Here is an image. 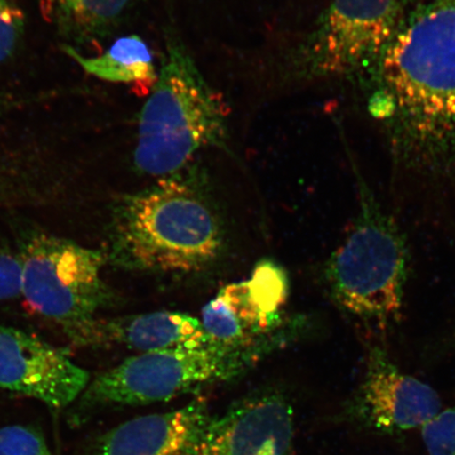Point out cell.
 Returning <instances> with one entry per match:
<instances>
[{"instance_id":"13","label":"cell","mask_w":455,"mask_h":455,"mask_svg":"<svg viewBox=\"0 0 455 455\" xmlns=\"http://www.w3.org/2000/svg\"><path fill=\"white\" fill-rule=\"evenodd\" d=\"M209 417L207 401L196 397L174 411L142 415L106 432L91 455H180Z\"/></svg>"},{"instance_id":"7","label":"cell","mask_w":455,"mask_h":455,"mask_svg":"<svg viewBox=\"0 0 455 455\" xmlns=\"http://www.w3.org/2000/svg\"><path fill=\"white\" fill-rule=\"evenodd\" d=\"M21 294L62 328L91 320L111 303L102 278L107 254L65 238L36 233L22 244Z\"/></svg>"},{"instance_id":"6","label":"cell","mask_w":455,"mask_h":455,"mask_svg":"<svg viewBox=\"0 0 455 455\" xmlns=\"http://www.w3.org/2000/svg\"><path fill=\"white\" fill-rule=\"evenodd\" d=\"M400 0H332L291 53L301 79L369 76L395 37Z\"/></svg>"},{"instance_id":"8","label":"cell","mask_w":455,"mask_h":455,"mask_svg":"<svg viewBox=\"0 0 455 455\" xmlns=\"http://www.w3.org/2000/svg\"><path fill=\"white\" fill-rule=\"evenodd\" d=\"M366 367L343 418L363 429L396 435L422 428L442 411L441 397L431 386L403 371L377 341L366 344Z\"/></svg>"},{"instance_id":"1","label":"cell","mask_w":455,"mask_h":455,"mask_svg":"<svg viewBox=\"0 0 455 455\" xmlns=\"http://www.w3.org/2000/svg\"><path fill=\"white\" fill-rule=\"evenodd\" d=\"M369 76V110L396 166L429 183L454 180L455 0H430L402 20Z\"/></svg>"},{"instance_id":"15","label":"cell","mask_w":455,"mask_h":455,"mask_svg":"<svg viewBox=\"0 0 455 455\" xmlns=\"http://www.w3.org/2000/svg\"><path fill=\"white\" fill-rule=\"evenodd\" d=\"M61 50L90 76L106 82L133 84L139 94L151 92L157 81L151 50L135 34L117 39L99 56H84L68 44L61 45Z\"/></svg>"},{"instance_id":"3","label":"cell","mask_w":455,"mask_h":455,"mask_svg":"<svg viewBox=\"0 0 455 455\" xmlns=\"http://www.w3.org/2000/svg\"><path fill=\"white\" fill-rule=\"evenodd\" d=\"M161 71L139 116L134 166L166 178L183 171L206 148L228 150V108L198 70L172 28L166 32Z\"/></svg>"},{"instance_id":"9","label":"cell","mask_w":455,"mask_h":455,"mask_svg":"<svg viewBox=\"0 0 455 455\" xmlns=\"http://www.w3.org/2000/svg\"><path fill=\"white\" fill-rule=\"evenodd\" d=\"M294 430L288 398L259 391L210 414L180 455H294Z\"/></svg>"},{"instance_id":"4","label":"cell","mask_w":455,"mask_h":455,"mask_svg":"<svg viewBox=\"0 0 455 455\" xmlns=\"http://www.w3.org/2000/svg\"><path fill=\"white\" fill-rule=\"evenodd\" d=\"M411 267L405 233L361 180L354 226L323 267L330 299L363 328L386 332L401 321Z\"/></svg>"},{"instance_id":"21","label":"cell","mask_w":455,"mask_h":455,"mask_svg":"<svg viewBox=\"0 0 455 455\" xmlns=\"http://www.w3.org/2000/svg\"><path fill=\"white\" fill-rule=\"evenodd\" d=\"M44 99V94L30 96V98H12V96L0 98V116H4L5 113L17 109V108L30 104V102L41 101Z\"/></svg>"},{"instance_id":"10","label":"cell","mask_w":455,"mask_h":455,"mask_svg":"<svg viewBox=\"0 0 455 455\" xmlns=\"http://www.w3.org/2000/svg\"><path fill=\"white\" fill-rule=\"evenodd\" d=\"M287 295L284 272L264 261L249 280L227 284L204 307V332L216 343L251 344L283 326L281 309Z\"/></svg>"},{"instance_id":"5","label":"cell","mask_w":455,"mask_h":455,"mask_svg":"<svg viewBox=\"0 0 455 455\" xmlns=\"http://www.w3.org/2000/svg\"><path fill=\"white\" fill-rule=\"evenodd\" d=\"M305 320L283 325L246 345L206 344L145 352L101 373L82 395V412L110 406H142L192 394L243 377L306 329Z\"/></svg>"},{"instance_id":"11","label":"cell","mask_w":455,"mask_h":455,"mask_svg":"<svg viewBox=\"0 0 455 455\" xmlns=\"http://www.w3.org/2000/svg\"><path fill=\"white\" fill-rule=\"evenodd\" d=\"M90 375L64 352L19 329L0 326V387L56 411L81 396Z\"/></svg>"},{"instance_id":"16","label":"cell","mask_w":455,"mask_h":455,"mask_svg":"<svg viewBox=\"0 0 455 455\" xmlns=\"http://www.w3.org/2000/svg\"><path fill=\"white\" fill-rule=\"evenodd\" d=\"M0 455H52L44 436L31 427L12 425L0 428Z\"/></svg>"},{"instance_id":"19","label":"cell","mask_w":455,"mask_h":455,"mask_svg":"<svg viewBox=\"0 0 455 455\" xmlns=\"http://www.w3.org/2000/svg\"><path fill=\"white\" fill-rule=\"evenodd\" d=\"M21 294V261L5 244L0 243V300Z\"/></svg>"},{"instance_id":"2","label":"cell","mask_w":455,"mask_h":455,"mask_svg":"<svg viewBox=\"0 0 455 455\" xmlns=\"http://www.w3.org/2000/svg\"><path fill=\"white\" fill-rule=\"evenodd\" d=\"M223 248L218 218L193 175L159 179L113 208L108 260L121 268L189 273L212 263Z\"/></svg>"},{"instance_id":"14","label":"cell","mask_w":455,"mask_h":455,"mask_svg":"<svg viewBox=\"0 0 455 455\" xmlns=\"http://www.w3.org/2000/svg\"><path fill=\"white\" fill-rule=\"evenodd\" d=\"M140 0H42L45 19L72 48L111 36Z\"/></svg>"},{"instance_id":"20","label":"cell","mask_w":455,"mask_h":455,"mask_svg":"<svg viewBox=\"0 0 455 455\" xmlns=\"http://www.w3.org/2000/svg\"><path fill=\"white\" fill-rule=\"evenodd\" d=\"M424 346L425 355L430 357L455 355V322L426 341Z\"/></svg>"},{"instance_id":"12","label":"cell","mask_w":455,"mask_h":455,"mask_svg":"<svg viewBox=\"0 0 455 455\" xmlns=\"http://www.w3.org/2000/svg\"><path fill=\"white\" fill-rule=\"evenodd\" d=\"M62 329L68 339L77 346H123L141 354L212 341L204 332L201 321L186 313L175 311L93 317Z\"/></svg>"},{"instance_id":"17","label":"cell","mask_w":455,"mask_h":455,"mask_svg":"<svg viewBox=\"0 0 455 455\" xmlns=\"http://www.w3.org/2000/svg\"><path fill=\"white\" fill-rule=\"evenodd\" d=\"M429 455H455V408L441 411L422 427Z\"/></svg>"},{"instance_id":"18","label":"cell","mask_w":455,"mask_h":455,"mask_svg":"<svg viewBox=\"0 0 455 455\" xmlns=\"http://www.w3.org/2000/svg\"><path fill=\"white\" fill-rule=\"evenodd\" d=\"M26 16L12 0H0V64L15 52L24 36Z\"/></svg>"}]
</instances>
